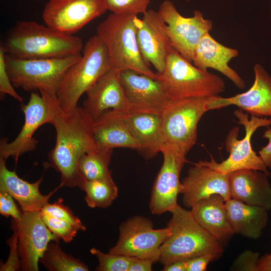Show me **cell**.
<instances>
[{"label":"cell","instance_id":"cell-39","mask_svg":"<svg viewBox=\"0 0 271 271\" xmlns=\"http://www.w3.org/2000/svg\"><path fill=\"white\" fill-rule=\"evenodd\" d=\"M219 257L213 254H204L186 260V271H204L209 263Z\"/></svg>","mask_w":271,"mask_h":271},{"label":"cell","instance_id":"cell-33","mask_svg":"<svg viewBox=\"0 0 271 271\" xmlns=\"http://www.w3.org/2000/svg\"><path fill=\"white\" fill-rule=\"evenodd\" d=\"M107 10L117 14H144L151 0H105Z\"/></svg>","mask_w":271,"mask_h":271},{"label":"cell","instance_id":"cell-36","mask_svg":"<svg viewBox=\"0 0 271 271\" xmlns=\"http://www.w3.org/2000/svg\"><path fill=\"white\" fill-rule=\"evenodd\" d=\"M10 253L5 263H1V271H17L21 270V261L18 250V236L16 231L8 239Z\"/></svg>","mask_w":271,"mask_h":271},{"label":"cell","instance_id":"cell-4","mask_svg":"<svg viewBox=\"0 0 271 271\" xmlns=\"http://www.w3.org/2000/svg\"><path fill=\"white\" fill-rule=\"evenodd\" d=\"M140 20L136 15L111 13L99 24L96 35L106 47L112 69L118 72L133 70L156 79L138 46Z\"/></svg>","mask_w":271,"mask_h":271},{"label":"cell","instance_id":"cell-34","mask_svg":"<svg viewBox=\"0 0 271 271\" xmlns=\"http://www.w3.org/2000/svg\"><path fill=\"white\" fill-rule=\"evenodd\" d=\"M43 213L52 217L68 221L77 226L80 230L85 231L86 228L80 219L74 215L71 210L63 203V199L59 198L54 203H47L41 210Z\"/></svg>","mask_w":271,"mask_h":271},{"label":"cell","instance_id":"cell-28","mask_svg":"<svg viewBox=\"0 0 271 271\" xmlns=\"http://www.w3.org/2000/svg\"><path fill=\"white\" fill-rule=\"evenodd\" d=\"M112 151L97 148L81 156L78 165L81 185L84 181L96 180L114 182L108 168Z\"/></svg>","mask_w":271,"mask_h":271},{"label":"cell","instance_id":"cell-10","mask_svg":"<svg viewBox=\"0 0 271 271\" xmlns=\"http://www.w3.org/2000/svg\"><path fill=\"white\" fill-rule=\"evenodd\" d=\"M167 227L154 229L149 218L131 217L121 223L116 244L109 253L159 261L160 247L170 234Z\"/></svg>","mask_w":271,"mask_h":271},{"label":"cell","instance_id":"cell-29","mask_svg":"<svg viewBox=\"0 0 271 271\" xmlns=\"http://www.w3.org/2000/svg\"><path fill=\"white\" fill-rule=\"evenodd\" d=\"M39 262L50 271L89 270L85 263L65 253L56 241L48 244Z\"/></svg>","mask_w":271,"mask_h":271},{"label":"cell","instance_id":"cell-15","mask_svg":"<svg viewBox=\"0 0 271 271\" xmlns=\"http://www.w3.org/2000/svg\"><path fill=\"white\" fill-rule=\"evenodd\" d=\"M119 77L126 112L160 115L170 99L159 81L130 69L119 72Z\"/></svg>","mask_w":271,"mask_h":271},{"label":"cell","instance_id":"cell-2","mask_svg":"<svg viewBox=\"0 0 271 271\" xmlns=\"http://www.w3.org/2000/svg\"><path fill=\"white\" fill-rule=\"evenodd\" d=\"M1 46L13 58L35 59L80 55L84 45L79 37L35 21H21L8 31Z\"/></svg>","mask_w":271,"mask_h":271},{"label":"cell","instance_id":"cell-32","mask_svg":"<svg viewBox=\"0 0 271 271\" xmlns=\"http://www.w3.org/2000/svg\"><path fill=\"white\" fill-rule=\"evenodd\" d=\"M41 214L45 224L59 241L62 239L65 242L71 241L80 230L77 226L68 221L42 212Z\"/></svg>","mask_w":271,"mask_h":271},{"label":"cell","instance_id":"cell-26","mask_svg":"<svg viewBox=\"0 0 271 271\" xmlns=\"http://www.w3.org/2000/svg\"><path fill=\"white\" fill-rule=\"evenodd\" d=\"M122 118L138 143L140 154L147 160L156 157L164 145L160 115L123 112Z\"/></svg>","mask_w":271,"mask_h":271},{"label":"cell","instance_id":"cell-18","mask_svg":"<svg viewBox=\"0 0 271 271\" xmlns=\"http://www.w3.org/2000/svg\"><path fill=\"white\" fill-rule=\"evenodd\" d=\"M193 164L181 182L180 194L184 206L190 209L197 202L214 194L221 195L225 201L231 197L228 174L197 162Z\"/></svg>","mask_w":271,"mask_h":271},{"label":"cell","instance_id":"cell-5","mask_svg":"<svg viewBox=\"0 0 271 271\" xmlns=\"http://www.w3.org/2000/svg\"><path fill=\"white\" fill-rule=\"evenodd\" d=\"M82 52L80 59L65 72L56 93L66 113L75 109L81 96L112 68L106 47L97 35L88 40Z\"/></svg>","mask_w":271,"mask_h":271},{"label":"cell","instance_id":"cell-37","mask_svg":"<svg viewBox=\"0 0 271 271\" xmlns=\"http://www.w3.org/2000/svg\"><path fill=\"white\" fill-rule=\"evenodd\" d=\"M259 253L246 250L241 253L231 265L232 270L257 271Z\"/></svg>","mask_w":271,"mask_h":271},{"label":"cell","instance_id":"cell-38","mask_svg":"<svg viewBox=\"0 0 271 271\" xmlns=\"http://www.w3.org/2000/svg\"><path fill=\"white\" fill-rule=\"evenodd\" d=\"M14 198L7 191L0 190V213L8 217L11 216L15 219H20L22 213L16 204Z\"/></svg>","mask_w":271,"mask_h":271},{"label":"cell","instance_id":"cell-44","mask_svg":"<svg viewBox=\"0 0 271 271\" xmlns=\"http://www.w3.org/2000/svg\"><path fill=\"white\" fill-rule=\"evenodd\" d=\"M187 1H189V0H187Z\"/></svg>","mask_w":271,"mask_h":271},{"label":"cell","instance_id":"cell-17","mask_svg":"<svg viewBox=\"0 0 271 271\" xmlns=\"http://www.w3.org/2000/svg\"><path fill=\"white\" fill-rule=\"evenodd\" d=\"M254 81L246 91L229 97H211L210 110L235 105L252 115L271 117V77L259 64L253 66Z\"/></svg>","mask_w":271,"mask_h":271},{"label":"cell","instance_id":"cell-12","mask_svg":"<svg viewBox=\"0 0 271 271\" xmlns=\"http://www.w3.org/2000/svg\"><path fill=\"white\" fill-rule=\"evenodd\" d=\"M162 167L155 180L151 193L149 209L153 215L171 212L178 205L181 170L186 162V154L176 147L164 144Z\"/></svg>","mask_w":271,"mask_h":271},{"label":"cell","instance_id":"cell-9","mask_svg":"<svg viewBox=\"0 0 271 271\" xmlns=\"http://www.w3.org/2000/svg\"><path fill=\"white\" fill-rule=\"evenodd\" d=\"M234 114L238 119V123L245 129L244 137L238 139L239 128L234 127L229 132L225 142V148L229 156L221 163L217 162L212 156L209 161H199L198 164L208 167L212 169L225 174L245 169H252L262 171L270 177L271 173L264 162L253 150L251 145V138L259 127H268L271 125V118L248 115L241 109H236Z\"/></svg>","mask_w":271,"mask_h":271},{"label":"cell","instance_id":"cell-31","mask_svg":"<svg viewBox=\"0 0 271 271\" xmlns=\"http://www.w3.org/2000/svg\"><path fill=\"white\" fill-rule=\"evenodd\" d=\"M90 253L98 259L97 271H128L130 265L135 259L122 254L105 253L99 249L92 248Z\"/></svg>","mask_w":271,"mask_h":271},{"label":"cell","instance_id":"cell-27","mask_svg":"<svg viewBox=\"0 0 271 271\" xmlns=\"http://www.w3.org/2000/svg\"><path fill=\"white\" fill-rule=\"evenodd\" d=\"M229 222L234 233L250 239L260 237L268 221V210L231 197L225 201Z\"/></svg>","mask_w":271,"mask_h":271},{"label":"cell","instance_id":"cell-24","mask_svg":"<svg viewBox=\"0 0 271 271\" xmlns=\"http://www.w3.org/2000/svg\"><path fill=\"white\" fill-rule=\"evenodd\" d=\"M196 221L222 246L234 234L229 222L225 200L219 194L201 200L190 208Z\"/></svg>","mask_w":271,"mask_h":271},{"label":"cell","instance_id":"cell-11","mask_svg":"<svg viewBox=\"0 0 271 271\" xmlns=\"http://www.w3.org/2000/svg\"><path fill=\"white\" fill-rule=\"evenodd\" d=\"M158 12L167 25L172 46L192 63L196 47L201 38L213 29L212 22L204 19L202 13L197 10L192 17H183L169 0L161 3Z\"/></svg>","mask_w":271,"mask_h":271},{"label":"cell","instance_id":"cell-21","mask_svg":"<svg viewBox=\"0 0 271 271\" xmlns=\"http://www.w3.org/2000/svg\"><path fill=\"white\" fill-rule=\"evenodd\" d=\"M238 55L237 49L219 43L207 33L201 38L196 47L192 63L203 70L207 71L211 68L219 71L238 88L243 89L245 87L243 80L228 65L230 61Z\"/></svg>","mask_w":271,"mask_h":271},{"label":"cell","instance_id":"cell-25","mask_svg":"<svg viewBox=\"0 0 271 271\" xmlns=\"http://www.w3.org/2000/svg\"><path fill=\"white\" fill-rule=\"evenodd\" d=\"M123 112L109 110L94 121L93 137L98 149L126 148L138 150V143L123 119Z\"/></svg>","mask_w":271,"mask_h":271},{"label":"cell","instance_id":"cell-40","mask_svg":"<svg viewBox=\"0 0 271 271\" xmlns=\"http://www.w3.org/2000/svg\"><path fill=\"white\" fill-rule=\"evenodd\" d=\"M265 130L263 137L268 140L267 144L258 152L261 158L268 169L271 170V128L269 126Z\"/></svg>","mask_w":271,"mask_h":271},{"label":"cell","instance_id":"cell-42","mask_svg":"<svg viewBox=\"0 0 271 271\" xmlns=\"http://www.w3.org/2000/svg\"><path fill=\"white\" fill-rule=\"evenodd\" d=\"M257 271H271V251L260 256L258 262Z\"/></svg>","mask_w":271,"mask_h":271},{"label":"cell","instance_id":"cell-16","mask_svg":"<svg viewBox=\"0 0 271 271\" xmlns=\"http://www.w3.org/2000/svg\"><path fill=\"white\" fill-rule=\"evenodd\" d=\"M25 121L17 137L9 143L3 138L0 141V158L7 160L12 157L16 161L22 155L35 150L38 141L35 131L46 123L52 124L53 114L47 100L36 92H31L27 104L21 103Z\"/></svg>","mask_w":271,"mask_h":271},{"label":"cell","instance_id":"cell-41","mask_svg":"<svg viewBox=\"0 0 271 271\" xmlns=\"http://www.w3.org/2000/svg\"><path fill=\"white\" fill-rule=\"evenodd\" d=\"M154 262L152 259L136 257L130 265L128 271H151Z\"/></svg>","mask_w":271,"mask_h":271},{"label":"cell","instance_id":"cell-7","mask_svg":"<svg viewBox=\"0 0 271 271\" xmlns=\"http://www.w3.org/2000/svg\"><path fill=\"white\" fill-rule=\"evenodd\" d=\"M211 97H194L170 100L160 114L164 144L187 154L197 140V126L203 115L210 110Z\"/></svg>","mask_w":271,"mask_h":271},{"label":"cell","instance_id":"cell-6","mask_svg":"<svg viewBox=\"0 0 271 271\" xmlns=\"http://www.w3.org/2000/svg\"><path fill=\"white\" fill-rule=\"evenodd\" d=\"M170 100L194 97H212L225 91V85L219 76L203 70L185 59L172 46L165 67L157 72Z\"/></svg>","mask_w":271,"mask_h":271},{"label":"cell","instance_id":"cell-14","mask_svg":"<svg viewBox=\"0 0 271 271\" xmlns=\"http://www.w3.org/2000/svg\"><path fill=\"white\" fill-rule=\"evenodd\" d=\"M11 228L18 236L21 270H39L38 262L48 244L59 242L45 224L41 211L23 212L20 219L12 218Z\"/></svg>","mask_w":271,"mask_h":271},{"label":"cell","instance_id":"cell-35","mask_svg":"<svg viewBox=\"0 0 271 271\" xmlns=\"http://www.w3.org/2000/svg\"><path fill=\"white\" fill-rule=\"evenodd\" d=\"M6 53L2 46H0V94L2 100L4 96L8 94L20 103H23V97L20 96L15 90L14 87L7 72L5 63Z\"/></svg>","mask_w":271,"mask_h":271},{"label":"cell","instance_id":"cell-43","mask_svg":"<svg viewBox=\"0 0 271 271\" xmlns=\"http://www.w3.org/2000/svg\"><path fill=\"white\" fill-rule=\"evenodd\" d=\"M186 260H180L164 265V271H186Z\"/></svg>","mask_w":271,"mask_h":271},{"label":"cell","instance_id":"cell-8","mask_svg":"<svg viewBox=\"0 0 271 271\" xmlns=\"http://www.w3.org/2000/svg\"><path fill=\"white\" fill-rule=\"evenodd\" d=\"M82 55L50 59H21L6 54L7 72L13 86L28 92L44 90L56 93L67 69Z\"/></svg>","mask_w":271,"mask_h":271},{"label":"cell","instance_id":"cell-23","mask_svg":"<svg viewBox=\"0 0 271 271\" xmlns=\"http://www.w3.org/2000/svg\"><path fill=\"white\" fill-rule=\"evenodd\" d=\"M6 162L0 158V190L8 192L18 202L23 212L41 211L63 186L61 184L49 194L43 195L39 190L43 176L35 183H29L20 178L15 171L9 170Z\"/></svg>","mask_w":271,"mask_h":271},{"label":"cell","instance_id":"cell-1","mask_svg":"<svg viewBox=\"0 0 271 271\" xmlns=\"http://www.w3.org/2000/svg\"><path fill=\"white\" fill-rule=\"evenodd\" d=\"M39 92L52 109L51 124L56 133L55 145L48 154L50 165L60 174L61 185L80 188L79 160L84 154L97 149L93 137L94 120L83 107L78 106L66 113L61 108L56 95Z\"/></svg>","mask_w":271,"mask_h":271},{"label":"cell","instance_id":"cell-3","mask_svg":"<svg viewBox=\"0 0 271 271\" xmlns=\"http://www.w3.org/2000/svg\"><path fill=\"white\" fill-rule=\"evenodd\" d=\"M167 226L170 234L160 247L159 261L164 265L204 254L220 257L223 246L196 221L190 210L178 205Z\"/></svg>","mask_w":271,"mask_h":271},{"label":"cell","instance_id":"cell-20","mask_svg":"<svg viewBox=\"0 0 271 271\" xmlns=\"http://www.w3.org/2000/svg\"><path fill=\"white\" fill-rule=\"evenodd\" d=\"M119 73L111 68L85 93L87 97L82 107L94 120L109 110L127 111Z\"/></svg>","mask_w":271,"mask_h":271},{"label":"cell","instance_id":"cell-30","mask_svg":"<svg viewBox=\"0 0 271 271\" xmlns=\"http://www.w3.org/2000/svg\"><path fill=\"white\" fill-rule=\"evenodd\" d=\"M80 189L85 192V200L91 208H106L118 196V188L114 182L99 180L85 181Z\"/></svg>","mask_w":271,"mask_h":271},{"label":"cell","instance_id":"cell-13","mask_svg":"<svg viewBox=\"0 0 271 271\" xmlns=\"http://www.w3.org/2000/svg\"><path fill=\"white\" fill-rule=\"evenodd\" d=\"M106 11L105 0H49L42 16L48 26L73 35Z\"/></svg>","mask_w":271,"mask_h":271},{"label":"cell","instance_id":"cell-22","mask_svg":"<svg viewBox=\"0 0 271 271\" xmlns=\"http://www.w3.org/2000/svg\"><path fill=\"white\" fill-rule=\"evenodd\" d=\"M230 196L246 204L271 209V185L265 173L245 169L228 174Z\"/></svg>","mask_w":271,"mask_h":271},{"label":"cell","instance_id":"cell-19","mask_svg":"<svg viewBox=\"0 0 271 271\" xmlns=\"http://www.w3.org/2000/svg\"><path fill=\"white\" fill-rule=\"evenodd\" d=\"M137 41L145 61L151 63L158 72H163L172 45L167 25L158 11L151 9L143 15L139 24Z\"/></svg>","mask_w":271,"mask_h":271}]
</instances>
